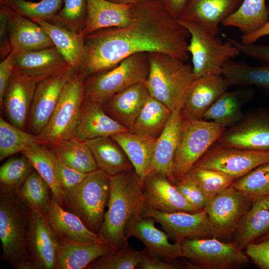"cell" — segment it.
Here are the masks:
<instances>
[{"label": "cell", "mask_w": 269, "mask_h": 269, "mask_svg": "<svg viewBox=\"0 0 269 269\" xmlns=\"http://www.w3.org/2000/svg\"><path fill=\"white\" fill-rule=\"evenodd\" d=\"M63 2V7L47 21L82 34L87 21V0H64Z\"/></svg>", "instance_id": "7bdbcfd3"}, {"label": "cell", "mask_w": 269, "mask_h": 269, "mask_svg": "<svg viewBox=\"0 0 269 269\" xmlns=\"http://www.w3.org/2000/svg\"><path fill=\"white\" fill-rule=\"evenodd\" d=\"M268 162L269 151L228 146L217 142L194 166L219 171L236 180Z\"/></svg>", "instance_id": "7c38bea8"}, {"label": "cell", "mask_w": 269, "mask_h": 269, "mask_svg": "<svg viewBox=\"0 0 269 269\" xmlns=\"http://www.w3.org/2000/svg\"><path fill=\"white\" fill-rule=\"evenodd\" d=\"M8 30L12 51L15 52L54 46L50 37L40 25L12 9L9 17Z\"/></svg>", "instance_id": "4316f807"}, {"label": "cell", "mask_w": 269, "mask_h": 269, "mask_svg": "<svg viewBox=\"0 0 269 269\" xmlns=\"http://www.w3.org/2000/svg\"><path fill=\"white\" fill-rule=\"evenodd\" d=\"M171 113L164 104L150 95L129 132L157 138Z\"/></svg>", "instance_id": "74e56055"}, {"label": "cell", "mask_w": 269, "mask_h": 269, "mask_svg": "<svg viewBox=\"0 0 269 269\" xmlns=\"http://www.w3.org/2000/svg\"><path fill=\"white\" fill-rule=\"evenodd\" d=\"M202 189L209 200L232 185L233 178L214 169L194 166L187 174Z\"/></svg>", "instance_id": "bcb514c9"}, {"label": "cell", "mask_w": 269, "mask_h": 269, "mask_svg": "<svg viewBox=\"0 0 269 269\" xmlns=\"http://www.w3.org/2000/svg\"><path fill=\"white\" fill-rule=\"evenodd\" d=\"M46 143L39 135L20 129L0 118V160Z\"/></svg>", "instance_id": "ab89813d"}, {"label": "cell", "mask_w": 269, "mask_h": 269, "mask_svg": "<svg viewBox=\"0 0 269 269\" xmlns=\"http://www.w3.org/2000/svg\"><path fill=\"white\" fill-rule=\"evenodd\" d=\"M40 81L15 71L5 89L1 108L8 122L25 130L37 84Z\"/></svg>", "instance_id": "ffe728a7"}, {"label": "cell", "mask_w": 269, "mask_h": 269, "mask_svg": "<svg viewBox=\"0 0 269 269\" xmlns=\"http://www.w3.org/2000/svg\"><path fill=\"white\" fill-rule=\"evenodd\" d=\"M181 109L172 111L164 129L157 138L150 171L163 173L172 182L174 181L172 176L173 157L183 120Z\"/></svg>", "instance_id": "1f68e13d"}, {"label": "cell", "mask_w": 269, "mask_h": 269, "mask_svg": "<svg viewBox=\"0 0 269 269\" xmlns=\"http://www.w3.org/2000/svg\"><path fill=\"white\" fill-rule=\"evenodd\" d=\"M69 66L55 46L15 52L14 60V71L39 81Z\"/></svg>", "instance_id": "7402d4cb"}, {"label": "cell", "mask_w": 269, "mask_h": 269, "mask_svg": "<svg viewBox=\"0 0 269 269\" xmlns=\"http://www.w3.org/2000/svg\"><path fill=\"white\" fill-rule=\"evenodd\" d=\"M172 183L189 203L199 211L204 210L209 199L198 185L187 174Z\"/></svg>", "instance_id": "c3c4849f"}, {"label": "cell", "mask_w": 269, "mask_h": 269, "mask_svg": "<svg viewBox=\"0 0 269 269\" xmlns=\"http://www.w3.org/2000/svg\"><path fill=\"white\" fill-rule=\"evenodd\" d=\"M178 21L190 34L188 51L192 56L195 79L206 75H222L224 65L241 53L230 41L222 42L196 22L183 18Z\"/></svg>", "instance_id": "ba28073f"}, {"label": "cell", "mask_w": 269, "mask_h": 269, "mask_svg": "<svg viewBox=\"0 0 269 269\" xmlns=\"http://www.w3.org/2000/svg\"><path fill=\"white\" fill-rule=\"evenodd\" d=\"M132 15L126 27L102 28L85 37L87 57L83 70L87 77L138 53L160 52L188 60L190 34L162 1L145 0L133 4Z\"/></svg>", "instance_id": "6da1fadb"}, {"label": "cell", "mask_w": 269, "mask_h": 269, "mask_svg": "<svg viewBox=\"0 0 269 269\" xmlns=\"http://www.w3.org/2000/svg\"><path fill=\"white\" fill-rule=\"evenodd\" d=\"M77 71L69 66L37 84L25 131L34 135L40 134L55 108L64 85Z\"/></svg>", "instance_id": "4fadbf2b"}, {"label": "cell", "mask_w": 269, "mask_h": 269, "mask_svg": "<svg viewBox=\"0 0 269 269\" xmlns=\"http://www.w3.org/2000/svg\"><path fill=\"white\" fill-rule=\"evenodd\" d=\"M129 131L109 116L102 106L83 103L73 138L85 141Z\"/></svg>", "instance_id": "484cf974"}, {"label": "cell", "mask_w": 269, "mask_h": 269, "mask_svg": "<svg viewBox=\"0 0 269 269\" xmlns=\"http://www.w3.org/2000/svg\"><path fill=\"white\" fill-rule=\"evenodd\" d=\"M0 58L2 60L12 51L9 38L8 21L11 8L7 0H0Z\"/></svg>", "instance_id": "f907efd6"}, {"label": "cell", "mask_w": 269, "mask_h": 269, "mask_svg": "<svg viewBox=\"0 0 269 269\" xmlns=\"http://www.w3.org/2000/svg\"><path fill=\"white\" fill-rule=\"evenodd\" d=\"M109 1L125 4H134L145 0H108Z\"/></svg>", "instance_id": "680465c9"}, {"label": "cell", "mask_w": 269, "mask_h": 269, "mask_svg": "<svg viewBox=\"0 0 269 269\" xmlns=\"http://www.w3.org/2000/svg\"><path fill=\"white\" fill-rule=\"evenodd\" d=\"M145 252L142 260L137 266L138 269H179L185 267L175 262L163 261L149 253L144 248Z\"/></svg>", "instance_id": "11a10c76"}, {"label": "cell", "mask_w": 269, "mask_h": 269, "mask_svg": "<svg viewBox=\"0 0 269 269\" xmlns=\"http://www.w3.org/2000/svg\"><path fill=\"white\" fill-rule=\"evenodd\" d=\"M88 173L72 168L58 158L56 165V176L57 181L63 190L76 186L85 179Z\"/></svg>", "instance_id": "681fc988"}, {"label": "cell", "mask_w": 269, "mask_h": 269, "mask_svg": "<svg viewBox=\"0 0 269 269\" xmlns=\"http://www.w3.org/2000/svg\"><path fill=\"white\" fill-rule=\"evenodd\" d=\"M26 240L33 269H57L59 239L44 215L29 208Z\"/></svg>", "instance_id": "5bb4252c"}, {"label": "cell", "mask_w": 269, "mask_h": 269, "mask_svg": "<svg viewBox=\"0 0 269 269\" xmlns=\"http://www.w3.org/2000/svg\"><path fill=\"white\" fill-rule=\"evenodd\" d=\"M110 177L98 169L76 186L63 190L62 207L78 217L91 231L99 233L110 192Z\"/></svg>", "instance_id": "8992f818"}, {"label": "cell", "mask_w": 269, "mask_h": 269, "mask_svg": "<svg viewBox=\"0 0 269 269\" xmlns=\"http://www.w3.org/2000/svg\"><path fill=\"white\" fill-rule=\"evenodd\" d=\"M188 0H163L162 2L168 12L178 19L185 8Z\"/></svg>", "instance_id": "9f6ffc18"}, {"label": "cell", "mask_w": 269, "mask_h": 269, "mask_svg": "<svg viewBox=\"0 0 269 269\" xmlns=\"http://www.w3.org/2000/svg\"><path fill=\"white\" fill-rule=\"evenodd\" d=\"M149 71L147 52L133 54L113 68L86 77L83 103L103 106L117 94L145 82Z\"/></svg>", "instance_id": "5b68a950"}, {"label": "cell", "mask_w": 269, "mask_h": 269, "mask_svg": "<svg viewBox=\"0 0 269 269\" xmlns=\"http://www.w3.org/2000/svg\"><path fill=\"white\" fill-rule=\"evenodd\" d=\"M17 194L28 207L45 215L52 199V192L46 181L35 169L27 178Z\"/></svg>", "instance_id": "60d3db41"}, {"label": "cell", "mask_w": 269, "mask_h": 269, "mask_svg": "<svg viewBox=\"0 0 269 269\" xmlns=\"http://www.w3.org/2000/svg\"><path fill=\"white\" fill-rule=\"evenodd\" d=\"M222 75L230 86H254L269 94V63L251 65L230 60L224 65Z\"/></svg>", "instance_id": "e575fe53"}, {"label": "cell", "mask_w": 269, "mask_h": 269, "mask_svg": "<svg viewBox=\"0 0 269 269\" xmlns=\"http://www.w3.org/2000/svg\"><path fill=\"white\" fill-rule=\"evenodd\" d=\"M268 19L266 0H243L238 9L221 24L226 27H235L245 35L261 28Z\"/></svg>", "instance_id": "d590c367"}, {"label": "cell", "mask_w": 269, "mask_h": 269, "mask_svg": "<svg viewBox=\"0 0 269 269\" xmlns=\"http://www.w3.org/2000/svg\"><path fill=\"white\" fill-rule=\"evenodd\" d=\"M44 216L59 240L104 242L99 235L90 230L78 217L59 205L53 196L50 208Z\"/></svg>", "instance_id": "f1b7e54d"}, {"label": "cell", "mask_w": 269, "mask_h": 269, "mask_svg": "<svg viewBox=\"0 0 269 269\" xmlns=\"http://www.w3.org/2000/svg\"><path fill=\"white\" fill-rule=\"evenodd\" d=\"M226 129L214 122L183 118L173 160V182L189 172Z\"/></svg>", "instance_id": "52a82bcc"}, {"label": "cell", "mask_w": 269, "mask_h": 269, "mask_svg": "<svg viewBox=\"0 0 269 269\" xmlns=\"http://www.w3.org/2000/svg\"><path fill=\"white\" fill-rule=\"evenodd\" d=\"M152 218L169 236L182 242L185 239L213 237L206 212H163L146 208L141 215Z\"/></svg>", "instance_id": "2e32d148"}, {"label": "cell", "mask_w": 269, "mask_h": 269, "mask_svg": "<svg viewBox=\"0 0 269 269\" xmlns=\"http://www.w3.org/2000/svg\"><path fill=\"white\" fill-rule=\"evenodd\" d=\"M182 257L190 269H228L239 267L249 262L243 250L233 242L212 238L185 239L181 242Z\"/></svg>", "instance_id": "30bf717a"}, {"label": "cell", "mask_w": 269, "mask_h": 269, "mask_svg": "<svg viewBox=\"0 0 269 269\" xmlns=\"http://www.w3.org/2000/svg\"><path fill=\"white\" fill-rule=\"evenodd\" d=\"M232 186L252 200L269 196V162L235 180Z\"/></svg>", "instance_id": "f6af8a7d"}, {"label": "cell", "mask_w": 269, "mask_h": 269, "mask_svg": "<svg viewBox=\"0 0 269 269\" xmlns=\"http://www.w3.org/2000/svg\"><path fill=\"white\" fill-rule=\"evenodd\" d=\"M32 20L44 29L69 66L77 70H83L87 57L84 36L44 20L36 18Z\"/></svg>", "instance_id": "d4e9b609"}, {"label": "cell", "mask_w": 269, "mask_h": 269, "mask_svg": "<svg viewBox=\"0 0 269 269\" xmlns=\"http://www.w3.org/2000/svg\"><path fill=\"white\" fill-rule=\"evenodd\" d=\"M245 253L262 269H269V239L253 242L245 248Z\"/></svg>", "instance_id": "816d5d0a"}, {"label": "cell", "mask_w": 269, "mask_h": 269, "mask_svg": "<svg viewBox=\"0 0 269 269\" xmlns=\"http://www.w3.org/2000/svg\"><path fill=\"white\" fill-rule=\"evenodd\" d=\"M28 207L16 193H0V258L16 269H33L27 245Z\"/></svg>", "instance_id": "277c9868"}, {"label": "cell", "mask_w": 269, "mask_h": 269, "mask_svg": "<svg viewBox=\"0 0 269 269\" xmlns=\"http://www.w3.org/2000/svg\"><path fill=\"white\" fill-rule=\"evenodd\" d=\"M225 37L235 46L241 53L254 60L264 63H269V44H244L232 38L227 36Z\"/></svg>", "instance_id": "f5cc1de1"}, {"label": "cell", "mask_w": 269, "mask_h": 269, "mask_svg": "<svg viewBox=\"0 0 269 269\" xmlns=\"http://www.w3.org/2000/svg\"><path fill=\"white\" fill-rule=\"evenodd\" d=\"M107 205L98 235L115 251L129 245L127 225L132 217L141 215L146 208L142 181L134 168L111 176Z\"/></svg>", "instance_id": "7a4b0ae2"}, {"label": "cell", "mask_w": 269, "mask_h": 269, "mask_svg": "<svg viewBox=\"0 0 269 269\" xmlns=\"http://www.w3.org/2000/svg\"><path fill=\"white\" fill-rule=\"evenodd\" d=\"M269 232V196L252 200V205L241 220L233 242L241 250Z\"/></svg>", "instance_id": "4dcf8cb0"}, {"label": "cell", "mask_w": 269, "mask_h": 269, "mask_svg": "<svg viewBox=\"0 0 269 269\" xmlns=\"http://www.w3.org/2000/svg\"><path fill=\"white\" fill-rule=\"evenodd\" d=\"M269 19L267 23L257 31L250 34L242 35L240 42L244 44L256 43L261 37L269 35V6H267Z\"/></svg>", "instance_id": "6f0895ef"}, {"label": "cell", "mask_w": 269, "mask_h": 269, "mask_svg": "<svg viewBox=\"0 0 269 269\" xmlns=\"http://www.w3.org/2000/svg\"><path fill=\"white\" fill-rule=\"evenodd\" d=\"M34 169L23 154L7 160L0 167V193H16Z\"/></svg>", "instance_id": "b9f144b4"}, {"label": "cell", "mask_w": 269, "mask_h": 269, "mask_svg": "<svg viewBox=\"0 0 269 269\" xmlns=\"http://www.w3.org/2000/svg\"><path fill=\"white\" fill-rule=\"evenodd\" d=\"M87 76L77 71L64 85L55 108L39 136L51 145L73 138L84 102Z\"/></svg>", "instance_id": "9c48e42d"}, {"label": "cell", "mask_w": 269, "mask_h": 269, "mask_svg": "<svg viewBox=\"0 0 269 269\" xmlns=\"http://www.w3.org/2000/svg\"><path fill=\"white\" fill-rule=\"evenodd\" d=\"M111 137L123 149L142 181L150 171L157 138L129 131Z\"/></svg>", "instance_id": "83f0119b"}, {"label": "cell", "mask_w": 269, "mask_h": 269, "mask_svg": "<svg viewBox=\"0 0 269 269\" xmlns=\"http://www.w3.org/2000/svg\"><path fill=\"white\" fill-rule=\"evenodd\" d=\"M217 142L228 146L269 151V110L263 109L243 116L226 129Z\"/></svg>", "instance_id": "9a60e30c"}, {"label": "cell", "mask_w": 269, "mask_h": 269, "mask_svg": "<svg viewBox=\"0 0 269 269\" xmlns=\"http://www.w3.org/2000/svg\"><path fill=\"white\" fill-rule=\"evenodd\" d=\"M88 13L82 35H86L100 29L129 25L133 20L132 5L108 0H87Z\"/></svg>", "instance_id": "cb8c5ba5"}, {"label": "cell", "mask_w": 269, "mask_h": 269, "mask_svg": "<svg viewBox=\"0 0 269 269\" xmlns=\"http://www.w3.org/2000/svg\"><path fill=\"white\" fill-rule=\"evenodd\" d=\"M45 144H41L25 151L24 154L29 160L33 168L49 185L53 197L61 207L63 206V190L56 176V165L58 158Z\"/></svg>", "instance_id": "f35d334b"}, {"label": "cell", "mask_w": 269, "mask_h": 269, "mask_svg": "<svg viewBox=\"0 0 269 269\" xmlns=\"http://www.w3.org/2000/svg\"><path fill=\"white\" fill-rule=\"evenodd\" d=\"M50 145L57 158L72 168L84 173L98 169L91 151L84 141L72 138Z\"/></svg>", "instance_id": "8d00e7d4"}, {"label": "cell", "mask_w": 269, "mask_h": 269, "mask_svg": "<svg viewBox=\"0 0 269 269\" xmlns=\"http://www.w3.org/2000/svg\"><path fill=\"white\" fill-rule=\"evenodd\" d=\"M91 151L99 169L110 176L134 169L129 158L111 136H103L84 141Z\"/></svg>", "instance_id": "836d02e7"}, {"label": "cell", "mask_w": 269, "mask_h": 269, "mask_svg": "<svg viewBox=\"0 0 269 269\" xmlns=\"http://www.w3.org/2000/svg\"><path fill=\"white\" fill-rule=\"evenodd\" d=\"M15 52L12 51L0 63V106L1 108L5 89L14 71Z\"/></svg>", "instance_id": "db71d44e"}, {"label": "cell", "mask_w": 269, "mask_h": 269, "mask_svg": "<svg viewBox=\"0 0 269 269\" xmlns=\"http://www.w3.org/2000/svg\"><path fill=\"white\" fill-rule=\"evenodd\" d=\"M252 200L232 185L210 199L204 209L212 232L218 239H230L247 211Z\"/></svg>", "instance_id": "8fae6325"}, {"label": "cell", "mask_w": 269, "mask_h": 269, "mask_svg": "<svg viewBox=\"0 0 269 269\" xmlns=\"http://www.w3.org/2000/svg\"><path fill=\"white\" fill-rule=\"evenodd\" d=\"M250 88L227 91L221 96L205 113L203 120L230 128L243 117V106L254 95Z\"/></svg>", "instance_id": "d6a6232c"}, {"label": "cell", "mask_w": 269, "mask_h": 269, "mask_svg": "<svg viewBox=\"0 0 269 269\" xmlns=\"http://www.w3.org/2000/svg\"><path fill=\"white\" fill-rule=\"evenodd\" d=\"M150 96L145 83H138L117 94L102 107L109 116L130 131Z\"/></svg>", "instance_id": "603a6c76"}, {"label": "cell", "mask_w": 269, "mask_h": 269, "mask_svg": "<svg viewBox=\"0 0 269 269\" xmlns=\"http://www.w3.org/2000/svg\"><path fill=\"white\" fill-rule=\"evenodd\" d=\"M57 269H82L112 251L105 242L59 240Z\"/></svg>", "instance_id": "f546056e"}, {"label": "cell", "mask_w": 269, "mask_h": 269, "mask_svg": "<svg viewBox=\"0 0 269 269\" xmlns=\"http://www.w3.org/2000/svg\"><path fill=\"white\" fill-rule=\"evenodd\" d=\"M269 239V232L266 234L264 237H262L261 238V240H265V239Z\"/></svg>", "instance_id": "91938a15"}, {"label": "cell", "mask_w": 269, "mask_h": 269, "mask_svg": "<svg viewBox=\"0 0 269 269\" xmlns=\"http://www.w3.org/2000/svg\"><path fill=\"white\" fill-rule=\"evenodd\" d=\"M128 246L100 257L91 263L89 269H135L144 254Z\"/></svg>", "instance_id": "ee69618b"}, {"label": "cell", "mask_w": 269, "mask_h": 269, "mask_svg": "<svg viewBox=\"0 0 269 269\" xmlns=\"http://www.w3.org/2000/svg\"><path fill=\"white\" fill-rule=\"evenodd\" d=\"M149 71L144 82L150 95L171 111L181 108L195 79L192 66L160 52L148 53Z\"/></svg>", "instance_id": "3957f363"}, {"label": "cell", "mask_w": 269, "mask_h": 269, "mask_svg": "<svg viewBox=\"0 0 269 269\" xmlns=\"http://www.w3.org/2000/svg\"><path fill=\"white\" fill-rule=\"evenodd\" d=\"M243 0H188L179 18L195 21L209 34L217 36L219 24L235 12Z\"/></svg>", "instance_id": "44dd1931"}, {"label": "cell", "mask_w": 269, "mask_h": 269, "mask_svg": "<svg viewBox=\"0 0 269 269\" xmlns=\"http://www.w3.org/2000/svg\"><path fill=\"white\" fill-rule=\"evenodd\" d=\"M11 9L18 14L32 20L48 21L62 7L64 0H41L32 2L27 0H7Z\"/></svg>", "instance_id": "7dc6e473"}, {"label": "cell", "mask_w": 269, "mask_h": 269, "mask_svg": "<svg viewBox=\"0 0 269 269\" xmlns=\"http://www.w3.org/2000/svg\"><path fill=\"white\" fill-rule=\"evenodd\" d=\"M151 218L137 215L132 217L126 228L127 237H135L145 246L150 254L166 262H175L182 257L181 242L174 244L168 240V235L157 228Z\"/></svg>", "instance_id": "ac0fdd59"}, {"label": "cell", "mask_w": 269, "mask_h": 269, "mask_svg": "<svg viewBox=\"0 0 269 269\" xmlns=\"http://www.w3.org/2000/svg\"><path fill=\"white\" fill-rule=\"evenodd\" d=\"M142 189L146 208L163 212L200 211L186 200L161 172H150L142 181Z\"/></svg>", "instance_id": "e0dca14e"}, {"label": "cell", "mask_w": 269, "mask_h": 269, "mask_svg": "<svg viewBox=\"0 0 269 269\" xmlns=\"http://www.w3.org/2000/svg\"><path fill=\"white\" fill-rule=\"evenodd\" d=\"M230 86L223 75H206L195 79L187 91L181 109L183 118L203 120L208 109Z\"/></svg>", "instance_id": "d6986e66"}]
</instances>
